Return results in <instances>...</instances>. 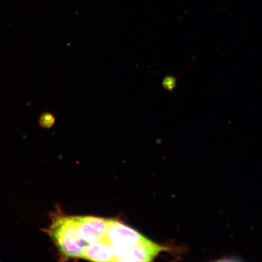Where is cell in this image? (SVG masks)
<instances>
[{"mask_svg": "<svg viewBox=\"0 0 262 262\" xmlns=\"http://www.w3.org/2000/svg\"><path fill=\"white\" fill-rule=\"evenodd\" d=\"M114 261H150L166 249L146 238L135 245L111 244Z\"/></svg>", "mask_w": 262, "mask_h": 262, "instance_id": "cell-2", "label": "cell"}, {"mask_svg": "<svg viewBox=\"0 0 262 262\" xmlns=\"http://www.w3.org/2000/svg\"><path fill=\"white\" fill-rule=\"evenodd\" d=\"M110 244L135 245L146 238L139 232L134 230L119 221L109 219L105 238Z\"/></svg>", "mask_w": 262, "mask_h": 262, "instance_id": "cell-4", "label": "cell"}, {"mask_svg": "<svg viewBox=\"0 0 262 262\" xmlns=\"http://www.w3.org/2000/svg\"><path fill=\"white\" fill-rule=\"evenodd\" d=\"M177 78L172 75H168L163 78L162 86L167 91L171 92L175 89L177 86Z\"/></svg>", "mask_w": 262, "mask_h": 262, "instance_id": "cell-6", "label": "cell"}, {"mask_svg": "<svg viewBox=\"0 0 262 262\" xmlns=\"http://www.w3.org/2000/svg\"><path fill=\"white\" fill-rule=\"evenodd\" d=\"M49 232L63 256L82 258L88 244L78 234L76 216H61L55 219Z\"/></svg>", "mask_w": 262, "mask_h": 262, "instance_id": "cell-1", "label": "cell"}, {"mask_svg": "<svg viewBox=\"0 0 262 262\" xmlns=\"http://www.w3.org/2000/svg\"><path fill=\"white\" fill-rule=\"evenodd\" d=\"M78 234L87 244L105 238L109 219L93 216H76Z\"/></svg>", "mask_w": 262, "mask_h": 262, "instance_id": "cell-3", "label": "cell"}, {"mask_svg": "<svg viewBox=\"0 0 262 262\" xmlns=\"http://www.w3.org/2000/svg\"><path fill=\"white\" fill-rule=\"evenodd\" d=\"M219 261H237L238 259H234V257H227L222 258L221 259L218 260Z\"/></svg>", "mask_w": 262, "mask_h": 262, "instance_id": "cell-7", "label": "cell"}, {"mask_svg": "<svg viewBox=\"0 0 262 262\" xmlns=\"http://www.w3.org/2000/svg\"><path fill=\"white\" fill-rule=\"evenodd\" d=\"M82 258L93 261H114L112 247L105 238L88 244L84 248Z\"/></svg>", "mask_w": 262, "mask_h": 262, "instance_id": "cell-5", "label": "cell"}]
</instances>
